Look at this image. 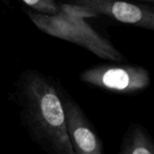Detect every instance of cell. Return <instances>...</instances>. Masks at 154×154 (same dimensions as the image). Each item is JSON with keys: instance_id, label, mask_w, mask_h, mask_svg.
<instances>
[{"instance_id": "6da1fadb", "label": "cell", "mask_w": 154, "mask_h": 154, "mask_svg": "<svg viewBox=\"0 0 154 154\" xmlns=\"http://www.w3.org/2000/svg\"><path fill=\"white\" fill-rule=\"evenodd\" d=\"M12 95L21 125L41 150L52 154H74L56 80L37 70H24L14 84Z\"/></svg>"}, {"instance_id": "7a4b0ae2", "label": "cell", "mask_w": 154, "mask_h": 154, "mask_svg": "<svg viewBox=\"0 0 154 154\" xmlns=\"http://www.w3.org/2000/svg\"><path fill=\"white\" fill-rule=\"evenodd\" d=\"M26 14L38 30L50 36L79 45L101 59L120 61L125 58L109 39L88 23L87 18L98 16L89 8L64 2L53 15L35 11Z\"/></svg>"}, {"instance_id": "3957f363", "label": "cell", "mask_w": 154, "mask_h": 154, "mask_svg": "<svg viewBox=\"0 0 154 154\" xmlns=\"http://www.w3.org/2000/svg\"><path fill=\"white\" fill-rule=\"evenodd\" d=\"M79 79L93 88L122 95H134L150 86L147 69L131 64H99L84 70Z\"/></svg>"}, {"instance_id": "277c9868", "label": "cell", "mask_w": 154, "mask_h": 154, "mask_svg": "<svg viewBox=\"0 0 154 154\" xmlns=\"http://www.w3.org/2000/svg\"><path fill=\"white\" fill-rule=\"evenodd\" d=\"M56 87L63 110L66 134L74 154H101L103 141L82 108L58 82Z\"/></svg>"}, {"instance_id": "5b68a950", "label": "cell", "mask_w": 154, "mask_h": 154, "mask_svg": "<svg viewBox=\"0 0 154 154\" xmlns=\"http://www.w3.org/2000/svg\"><path fill=\"white\" fill-rule=\"evenodd\" d=\"M68 2L87 7L97 15H105L125 24L154 30L152 5L135 3L127 0H69Z\"/></svg>"}, {"instance_id": "8992f818", "label": "cell", "mask_w": 154, "mask_h": 154, "mask_svg": "<svg viewBox=\"0 0 154 154\" xmlns=\"http://www.w3.org/2000/svg\"><path fill=\"white\" fill-rule=\"evenodd\" d=\"M119 154H154V143L148 130L140 124L129 126L120 143Z\"/></svg>"}, {"instance_id": "52a82bcc", "label": "cell", "mask_w": 154, "mask_h": 154, "mask_svg": "<svg viewBox=\"0 0 154 154\" xmlns=\"http://www.w3.org/2000/svg\"><path fill=\"white\" fill-rule=\"evenodd\" d=\"M33 11L41 14L53 15L59 11V3L56 0H22Z\"/></svg>"}, {"instance_id": "ba28073f", "label": "cell", "mask_w": 154, "mask_h": 154, "mask_svg": "<svg viewBox=\"0 0 154 154\" xmlns=\"http://www.w3.org/2000/svg\"><path fill=\"white\" fill-rule=\"evenodd\" d=\"M127 1H131V2H135V3H145V5H152L154 0H127Z\"/></svg>"}]
</instances>
